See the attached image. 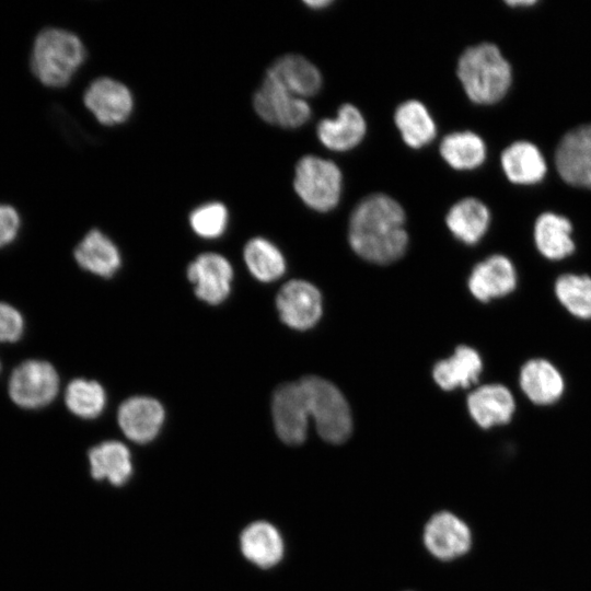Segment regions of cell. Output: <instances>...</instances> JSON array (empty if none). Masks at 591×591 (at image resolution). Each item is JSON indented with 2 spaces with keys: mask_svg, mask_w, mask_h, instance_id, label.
Instances as JSON below:
<instances>
[{
  "mask_svg": "<svg viewBox=\"0 0 591 591\" xmlns=\"http://www.w3.org/2000/svg\"><path fill=\"white\" fill-rule=\"evenodd\" d=\"M403 207L391 196L375 193L366 196L354 208L348 224L351 248L363 259L390 264L407 248Z\"/></svg>",
  "mask_w": 591,
  "mask_h": 591,
  "instance_id": "6da1fadb",
  "label": "cell"
},
{
  "mask_svg": "<svg viewBox=\"0 0 591 591\" xmlns=\"http://www.w3.org/2000/svg\"><path fill=\"white\" fill-rule=\"evenodd\" d=\"M456 73L471 101L494 104L508 93L512 83V68L493 43L467 47L459 58Z\"/></svg>",
  "mask_w": 591,
  "mask_h": 591,
  "instance_id": "7a4b0ae2",
  "label": "cell"
},
{
  "mask_svg": "<svg viewBox=\"0 0 591 591\" xmlns=\"http://www.w3.org/2000/svg\"><path fill=\"white\" fill-rule=\"evenodd\" d=\"M86 50L80 37L60 27H47L34 39L31 70L49 88H63L85 60Z\"/></svg>",
  "mask_w": 591,
  "mask_h": 591,
  "instance_id": "3957f363",
  "label": "cell"
},
{
  "mask_svg": "<svg viewBox=\"0 0 591 591\" xmlns=\"http://www.w3.org/2000/svg\"><path fill=\"white\" fill-rule=\"evenodd\" d=\"M4 375L10 402L25 412L47 409L60 392L61 379L58 369L46 359H24Z\"/></svg>",
  "mask_w": 591,
  "mask_h": 591,
  "instance_id": "277c9868",
  "label": "cell"
},
{
  "mask_svg": "<svg viewBox=\"0 0 591 591\" xmlns=\"http://www.w3.org/2000/svg\"><path fill=\"white\" fill-rule=\"evenodd\" d=\"M298 382L320 437L329 443L345 442L352 430V418L341 392L329 381L315 375Z\"/></svg>",
  "mask_w": 591,
  "mask_h": 591,
  "instance_id": "5b68a950",
  "label": "cell"
},
{
  "mask_svg": "<svg viewBox=\"0 0 591 591\" xmlns=\"http://www.w3.org/2000/svg\"><path fill=\"white\" fill-rule=\"evenodd\" d=\"M341 185V172L331 160L308 154L296 165L294 190L306 206L316 211H329L337 206Z\"/></svg>",
  "mask_w": 591,
  "mask_h": 591,
  "instance_id": "8992f818",
  "label": "cell"
},
{
  "mask_svg": "<svg viewBox=\"0 0 591 591\" xmlns=\"http://www.w3.org/2000/svg\"><path fill=\"white\" fill-rule=\"evenodd\" d=\"M256 114L266 123L282 128H297L311 116L309 103L265 76L253 96Z\"/></svg>",
  "mask_w": 591,
  "mask_h": 591,
  "instance_id": "52a82bcc",
  "label": "cell"
},
{
  "mask_svg": "<svg viewBox=\"0 0 591 591\" xmlns=\"http://www.w3.org/2000/svg\"><path fill=\"white\" fill-rule=\"evenodd\" d=\"M83 103L105 126L125 123L134 111V96L129 88L109 77L93 80L84 91Z\"/></svg>",
  "mask_w": 591,
  "mask_h": 591,
  "instance_id": "ba28073f",
  "label": "cell"
},
{
  "mask_svg": "<svg viewBox=\"0 0 591 591\" xmlns=\"http://www.w3.org/2000/svg\"><path fill=\"white\" fill-rule=\"evenodd\" d=\"M555 165L566 183L591 189V124L563 136L555 150Z\"/></svg>",
  "mask_w": 591,
  "mask_h": 591,
  "instance_id": "9c48e42d",
  "label": "cell"
},
{
  "mask_svg": "<svg viewBox=\"0 0 591 591\" xmlns=\"http://www.w3.org/2000/svg\"><path fill=\"white\" fill-rule=\"evenodd\" d=\"M271 415L278 437L287 444H300L306 438L309 412L299 382L279 385L271 398Z\"/></svg>",
  "mask_w": 591,
  "mask_h": 591,
  "instance_id": "30bf717a",
  "label": "cell"
},
{
  "mask_svg": "<svg viewBox=\"0 0 591 591\" xmlns=\"http://www.w3.org/2000/svg\"><path fill=\"white\" fill-rule=\"evenodd\" d=\"M276 306L282 323L298 331L313 327L322 315V296L305 280H290L279 290Z\"/></svg>",
  "mask_w": 591,
  "mask_h": 591,
  "instance_id": "8fae6325",
  "label": "cell"
},
{
  "mask_svg": "<svg viewBox=\"0 0 591 591\" xmlns=\"http://www.w3.org/2000/svg\"><path fill=\"white\" fill-rule=\"evenodd\" d=\"M187 277L197 298L216 305L230 294L233 269L222 255L202 253L188 265Z\"/></svg>",
  "mask_w": 591,
  "mask_h": 591,
  "instance_id": "7c38bea8",
  "label": "cell"
},
{
  "mask_svg": "<svg viewBox=\"0 0 591 591\" xmlns=\"http://www.w3.org/2000/svg\"><path fill=\"white\" fill-rule=\"evenodd\" d=\"M165 417L163 406L149 396H132L124 401L117 413L124 434L134 442L147 443L161 430Z\"/></svg>",
  "mask_w": 591,
  "mask_h": 591,
  "instance_id": "4fadbf2b",
  "label": "cell"
},
{
  "mask_svg": "<svg viewBox=\"0 0 591 591\" xmlns=\"http://www.w3.org/2000/svg\"><path fill=\"white\" fill-rule=\"evenodd\" d=\"M424 541L439 559L450 560L465 554L472 543L468 526L450 512L434 514L425 526Z\"/></svg>",
  "mask_w": 591,
  "mask_h": 591,
  "instance_id": "5bb4252c",
  "label": "cell"
},
{
  "mask_svg": "<svg viewBox=\"0 0 591 591\" xmlns=\"http://www.w3.org/2000/svg\"><path fill=\"white\" fill-rule=\"evenodd\" d=\"M517 286V271L512 262L500 254L478 263L468 278L471 293L482 302L502 298Z\"/></svg>",
  "mask_w": 591,
  "mask_h": 591,
  "instance_id": "9a60e30c",
  "label": "cell"
},
{
  "mask_svg": "<svg viewBox=\"0 0 591 591\" xmlns=\"http://www.w3.org/2000/svg\"><path fill=\"white\" fill-rule=\"evenodd\" d=\"M471 417L482 428L508 424L515 410V401L508 387L487 384L477 387L467 397Z\"/></svg>",
  "mask_w": 591,
  "mask_h": 591,
  "instance_id": "2e32d148",
  "label": "cell"
},
{
  "mask_svg": "<svg viewBox=\"0 0 591 591\" xmlns=\"http://www.w3.org/2000/svg\"><path fill=\"white\" fill-rule=\"evenodd\" d=\"M265 76L302 99L315 95L322 86L317 67L299 54L280 56L268 67Z\"/></svg>",
  "mask_w": 591,
  "mask_h": 591,
  "instance_id": "e0dca14e",
  "label": "cell"
},
{
  "mask_svg": "<svg viewBox=\"0 0 591 591\" xmlns=\"http://www.w3.org/2000/svg\"><path fill=\"white\" fill-rule=\"evenodd\" d=\"M367 125L361 112L352 104H343L335 118L318 121L316 134L320 141L334 151L355 148L364 137Z\"/></svg>",
  "mask_w": 591,
  "mask_h": 591,
  "instance_id": "ac0fdd59",
  "label": "cell"
},
{
  "mask_svg": "<svg viewBox=\"0 0 591 591\" xmlns=\"http://www.w3.org/2000/svg\"><path fill=\"white\" fill-rule=\"evenodd\" d=\"M519 382L524 395L536 405L554 404L565 391L561 373L546 359L526 361L520 370Z\"/></svg>",
  "mask_w": 591,
  "mask_h": 591,
  "instance_id": "d6986e66",
  "label": "cell"
},
{
  "mask_svg": "<svg viewBox=\"0 0 591 591\" xmlns=\"http://www.w3.org/2000/svg\"><path fill=\"white\" fill-rule=\"evenodd\" d=\"M73 258L81 269L104 278L112 277L121 264L117 246L99 229L90 230L81 239Z\"/></svg>",
  "mask_w": 591,
  "mask_h": 591,
  "instance_id": "ffe728a7",
  "label": "cell"
},
{
  "mask_svg": "<svg viewBox=\"0 0 591 591\" xmlns=\"http://www.w3.org/2000/svg\"><path fill=\"white\" fill-rule=\"evenodd\" d=\"M500 163L507 178L520 185L540 183L547 172V164L540 148L526 140L514 141L505 148Z\"/></svg>",
  "mask_w": 591,
  "mask_h": 591,
  "instance_id": "44dd1931",
  "label": "cell"
},
{
  "mask_svg": "<svg viewBox=\"0 0 591 591\" xmlns=\"http://www.w3.org/2000/svg\"><path fill=\"white\" fill-rule=\"evenodd\" d=\"M572 224L555 212H543L534 223V242L538 252L551 260L563 259L575 251Z\"/></svg>",
  "mask_w": 591,
  "mask_h": 591,
  "instance_id": "7402d4cb",
  "label": "cell"
},
{
  "mask_svg": "<svg viewBox=\"0 0 591 591\" xmlns=\"http://www.w3.org/2000/svg\"><path fill=\"white\" fill-rule=\"evenodd\" d=\"M445 222L457 240L472 245L486 234L490 222V212L482 200L465 197L450 208Z\"/></svg>",
  "mask_w": 591,
  "mask_h": 591,
  "instance_id": "603a6c76",
  "label": "cell"
},
{
  "mask_svg": "<svg viewBox=\"0 0 591 591\" xmlns=\"http://www.w3.org/2000/svg\"><path fill=\"white\" fill-rule=\"evenodd\" d=\"M482 369L479 354L468 346H459L453 356L434 364L432 375L442 390L451 391L476 383Z\"/></svg>",
  "mask_w": 591,
  "mask_h": 591,
  "instance_id": "cb8c5ba5",
  "label": "cell"
},
{
  "mask_svg": "<svg viewBox=\"0 0 591 591\" xmlns=\"http://www.w3.org/2000/svg\"><path fill=\"white\" fill-rule=\"evenodd\" d=\"M241 549L255 565L269 568L283 556V541L270 523L258 521L250 524L241 534Z\"/></svg>",
  "mask_w": 591,
  "mask_h": 591,
  "instance_id": "d4e9b609",
  "label": "cell"
},
{
  "mask_svg": "<svg viewBox=\"0 0 591 591\" xmlns=\"http://www.w3.org/2000/svg\"><path fill=\"white\" fill-rule=\"evenodd\" d=\"M91 474L95 479H108L119 486L128 480L132 472L130 452L119 441H105L88 453Z\"/></svg>",
  "mask_w": 591,
  "mask_h": 591,
  "instance_id": "484cf974",
  "label": "cell"
},
{
  "mask_svg": "<svg viewBox=\"0 0 591 591\" xmlns=\"http://www.w3.org/2000/svg\"><path fill=\"white\" fill-rule=\"evenodd\" d=\"M394 123L405 143L415 149L431 142L437 134L432 116L417 100L401 103L395 109Z\"/></svg>",
  "mask_w": 591,
  "mask_h": 591,
  "instance_id": "4316f807",
  "label": "cell"
},
{
  "mask_svg": "<svg viewBox=\"0 0 591 591\" xmlns=\"http://www.w3.org/2000/svg\"><path fill=\"white\" fill-rule=\"evenodd\" d=\"M439 151L444 161L456 170L476 169L484 163L487 154L483 138L470 130L444 136Z\"/></svg>",
  "mask_w": 591,
  "mask_h": 591,
  "instance_id": "83f0119b",
  "label": "cell"
},
{
  "mask_svg": "<svg viewBox=\"0 0 591 591\" xmlns=\"http://www.w3.org/2000/svg\"><path fill=\"white\" fill-rule=\"evenodd\" d=\"M63 404L68 412L81 419H93L101 415L106 404L103 386L84 378L70 380L63 391Z\"/></svg>",
  "mask_w": 591,
  "mask_h": 591,
  "instance_id": "f1b7e54d",
  "label": "cell"
},
{
  "mask_svg": "<svg viewBox=\"0 0 591 591\" xmlns=\"http://www.w3.org/2000/svg\"><path fill=\"white\" fill-rule=\"evenodd\" d=\"M243 256L250 273L259 281H274L286 270L282 253L265 237L251 239L244 246Z\"/></svg>",
  "mask_w": 591,
  "mask_h": 591,
  "instance_id": "f546056e",
  "label": "cell"
},
{
  "mask_svg": "<svg viewBox=\"0 0 591 591\" xmlns=\"http://www.w3.org/2000/svg\"><path fill=\"white\" fill-rule=\"evenodd\" d=\"M555 294L560 304L573 316L591 318V277L565 274L555 282Z\"/></svg>",
  "mask_w": 591,
  "mask_h": 591,
  "instance_id": "4dcf8cb0",
  "label": "cell"
},
{
  "mask_svg": "<svg viewBox=\"0 0 591 591\" xmlns=\"http://www.w3.org/2000/svg\"><path fill=\"white\" fill-rule=\"evenodd\" d=\"M229 212L220 201H209L195 208L189 215L193 231L205 239L221 236L228 225Z\"/></svg>",
  "mask_w": 591,
  "mask_h": 591,
  "instance_id": "1f68e13d",
  "label": "cell"
},
{
  "mask_svg": "<svg viewBox=\"0 0 591 591\" xmlns=\"http://www.w3.org/2000/svg\"><path fill=\"white\" fill-rule=\"evenodd\" d=\"M26 333V318L14 304L0 300V347L19 344Z\"/></svg>",
  "mask_w": 591,
  "mask_h": 591,
  "instance_id": "d6a6232c",
  "label": "cell"
},
{
  "mask_svg": "<svg viewBox=\"0 0 591 591\" xmlns=\"http://www.w3.org/2000/svg\"><path fill=\"white\" fill-rule=\"evenodd\" d=\"M22 229L19 211L9 204H0V251L12 246Z\"/></svg>",
  "mask_w": 591,
  "mask_h": 591,
  "instance_id": "836d02e7",
  "label": "cell"
},
{
  "mask_svg": "<svg viewBox=\"0 0 591 591\" xmlns=\"http://www.w3.org/2000/svg\"><path fill=\"white\" fill-rule=\"evenodd\" d=\"M536 3V0H511L507 4L511 7H530Z\"/></svg>",
  "mask_w": 591,
  "mask_h": 591,
  "instance_id": "e575fe53",
  "label": "cell"
},
{
  "mask_svg": "<svg viewBox=\"0 0 591 591\" xmlns=\"http://www.w3.org/2000/svg\"><path fill=\"white\" fill-rule=\"evenodd\" d=\"M332 1L327 0H312L305 1V4L312 7L313 9L324 8L331 4Z\"/></svg>",
  "mask_w": 591,
  "mask_h": 591,
  "instance_id": "d590c367",
  "label": "cell"
},
{
  "mask_svg": "<svg viewBox=\"0 0 591 591\" xmlns=\"http://www.w3.org/2000/svg\"><path fill=\"white\" fill-rule=\"evenodd\" d=\"M3 374H4V366H3V362H2V360L0 358V380L3 376Z\"/></svg>",
  "mask_w": 591,
  "mask_h": 591,
  "instance_id": "8d00e7d4",
  "label": "cell"
}]
</instances>
